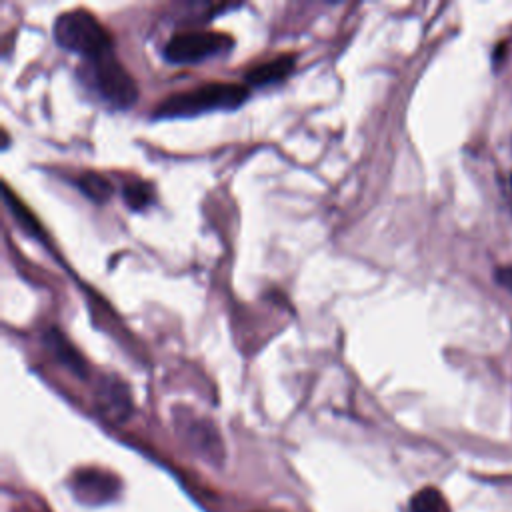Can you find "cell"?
Instances as JSON below:
<instances>
[{
  "mask_svg": "<svg viewBox=\"0 0 512 512\" xmlns=\"http://www.w3.org/2000/svg\"><path fill=\"white\" fill-rule=\"evenodd\" d=\"M248 98V88L238 82H208L190 90L168 94L154 110V118H186L212 110H234Z\"/></svg>",
  "mask_w": 512,
  "mask_h": 512,
  "instance_id": "obj_1",
  "label": "cell"
},
{
  "mask_svg": "<svg viewBox=\"0 0 512 512\" xmlns=\"http://www.w3.org/2000/svg\"><path fill=\"white\" fill-rule=\"evenodd\" d=\"M54 40L60 48L80 54L86 62L112 54V40L102 22L84 8L58 14L54 22Z\"/></svg>",
  "mask_w": 512,
  "mask_h": 512,
  "instance_id": "obj_2",
  "label": "cell"
},
{
  "mask_svg": "<svg viewBox=\"0 0 512 512\" xmlns=\"http://www.w3.org/2000/svg\"><path fill=\"white\" fill-rule=\"evenodd\" d=\"M84 76L92 84L96 94L112 108H128L138 98L134 78L116 60L114 52L96 60H88Z\"/></svg>",
  "mask_w": 512,
  "mask_h": 512,
  "instance_id": "obj_3",
  "label": "cell"
},
{
  "mask_svg": "<svg viewBox=\"0 0 512 512\" xmlns=\"http://www.w3.org/2000/svg\"><path fill=\"white\" fill-rule=\"evenodd\" d=\"M232 46V38L212 30H192L174 34L162 50L164 60L170 64H196L226 52Z\"/></svg>",
  "mask_w": 512,
  "mask_h": 512,
  "instance_id": "obj_4",
  "label": "cell"
},
{
  "mask_svg": "<svg viewBox=\"0 0 512 512\" xmlns=\"http://www.w3.org/2000/svg\"><path fill=\"white\" fill-rule=\"evenodd\" d=\"M294 64H296V56L294 54H284V56H278L274 60L256 64L254 68H250L246 72L244 80L252 86H268V84L284 80L294 70Z\"/></svg>",
  "mask_w": 512,
  "mask_h": 512,
  "instance_id": "obj_5",
  "label": "cell"
},
{
  "mask_svg": "<svg viewBox=\"0 0 512 512\" xmlns=\"http://www.w3.org/2000/svg\"><path fill=\"white\" fill-rule=\"evenodd\" d=\"M98 406L114 420L126 418L130 414V396L126 386L122 382H114L112 378L102 382L98 392Z\"/></svg>",
  "mask_w": 512,
  "mask_h": 512,
  "instance_id": "obj_6",
  "label": "cell"
},
{
  "mask_svg": "<svg viewBox=\"0 0 512 512\" xmlns=\"http://www.w3.org/2000/svg\"><path fill=\"white\" fill-rule=\"evenodd\" d=\"M46 346L54 352V356L72 372H76L78 376H86V362L84 358L78 354V350L66 340V336H62L58 330H48L44 334Z\"/></svg>",
  "mask_w": 512,
  "mask_h": 512,
  "instance_id": "obj_7",
  "label": "cell"
},
{
  "mask_svg": "<svg viewBox=\"0 0 512 512\" xmlns=\"http://www.w3.org/2000/svg\"><path fill=\"white\" fill-rule=\"evenodd\" d=\"M186 438L190 440V444L198 450H202L208 456L220 454V442L216 432L210 428V422L204 420H192L186 426Z\"/></svg>",
  "mask_w": 512,
  "mask_h": 512,
  "instance_id": "obj_8",
  "label": "cell"
},
{
  "mask_svg": "<svg viewBox=\"0 0 512 512\" xmlns=\"http://www.w3.org/2000/svg\"><path fill=\"white\" fill-rule=\"evenodd\" d=\"M410 512H448L444 496L436 488H422L410 500Z\"/></svg>",
  "mask_w": 512,
  "mask_h": 512,
  "instance_id": "obj_9",
  "label": "cell"
},
{
  "mask_svg": "<svg viewBox=\"0 0 512 512\" xmlns=\"http://www.w3.org/2000/svg\"><path fill=\"white\" fill-rule=\"evenodd\" d=\"M78 186L88 198L96 202H104L112 194V184L102 174H96V172H86L78 176Z\"/></svg>",
  "mask_w": 512,
  "mask_h": 512,
  "instance_id": "obj_10",
  "label": "cell"
},
{
  "mask_svg": "<svg viewBox=\"0 0 512 512\" xmlns=\"http://www.w3.org/2000/svg\"><path fill=\"white\" fill-rule=\"evenodd\" d=\"M76 488H82L80 490L82 496L86 494V490H90V492H104L106 496H110L112 494V478H108V476H104L100 472H90V474L82 472V474H78Z\"/></svg>",
  "mask_w": 512,
  "mask_h": 512,
  "instance_id": "obj_11",
  "label": "cell"
},
{
  "mask_svg": "<svg viewBox=\"0 0 512 512\" xmlns=\"http://www.w3.org/2000/svg\"><path fill=\"white\" fill-rule=\"evenodd\" d=\"M124 200L132 210H140L150 204L152 190L146 182H132L124 186Z\"/></svg>",
  "mask_w": 512,
  "mask_h": 512,
  "instance_id": "obj_12",
  "label": "cell"
},
{
  "mask_svg": "<svg viewBox=\"0 0 512 512\" xmlns=\"http://www.w3.org/2000/svg\"><path fill=\"white\" fill-rule=\"evenodd\" d=\"M4 200L10 206V212L16 216V220L20 222V226H24L30 234H38V222L34 220V216L20 204L18 198L12 196V192L8 188H4Z\"/></svg>",
  "mask_w": 512,
  "mask_h": 512,
  "instance_id": "obj_13",
  "label": "cell"
},
{
  "mask_svg": "<svg viewBox=\"0 0 512 512\" xmlns=\"http://www.w3.org/2000/svg\"><path fill=\"white\" fill-rule=\"evenodd\" d=\"M496 280H498L504 288H508V290L512 292V268H498Z\"/></svg>",
  "mask_w": 512,
  "mask_h": 512,
  "instance_id": "obj_14",
  "label": "cell"
},
{
  "mask_svg": "<svg viewBox=\"0 0 512 512\" xmlns=\"http://www.w3.org/2000/svg\"><path fill=\"white\" fill-rule=\"evenodd\" d=\"M510 188H512V176H510Z\"/></svg>",
  "mask_w": 512,
  "mask_h": 512,
  "instance_id": "obj_15",
  "label": "cell"
}]
</instances>
